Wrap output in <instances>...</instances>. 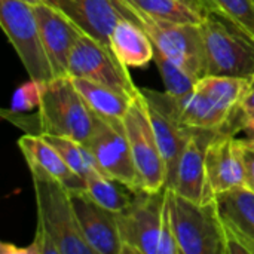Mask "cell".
Masks as SVG:
<instances>
[{
  "mask_svg": "<svg viewBox=\"0 0 254 254\" xmlns=\"http://www.w3.org/2000/svg\"><path fill=\"white\" fill-rule=\"evenodd\" d=\"M1 116L24 132L67 137L83 144L89 141L97 122L71 76H58L46 83L37 113L1 112Z\"/></svg>",
  "mask_w": 254,
  "mask_h": 254,
  "instance_id": "6da1fadb",
  "label": "cell"
},
{
  "mask_svg": "<svg viewBox=\"0 0 254 254\" xmlns=\"http://www.w3.org/2000/svg\"><path fill=\"white\" fill-rule=\"evenodd\" d=\"M37 226L31 254H95L82 235L70 190L60 182L31 176Z\"/></svg>",
  "mask_w": 254,
  "mask_h": 254,
  "instance_id": "7a4b0ae2",
  "label": "cell"
},
{
  "mask_svg": "<svg viewBox=\"0 0 254 254\" xmlns=\"http://www.w3.org/2000/svg\"><path fill=\"white\" fill-rule=\"evenodd\" d=\"M122 254H182L168 208L167 186L158 192H138L132 204L118 213Z\"/></svg>",
  "mask_w": 254,
  "mask_h": 254,
  "instance_id": "3957f363",
  "label": "cell"
},
{
  "mask_svg": "<svg viewBox=\"0 0 254 254\" xmlns=\"http://www.w3.org/2000/svg\"><path fill=\"white\" fill-rule=\"evenodd\" d=\"M122 16L135 21L149 34L155 49L185 68L195 79L205 76V49L201 24L174 22L153 18L125 3L115 0Z\"/></svg>",
  "mask_w": 254,
  "mask_h": 254,
  "instance_id": "277c9868",
  "label": "cell"
},
{
  "mask_svg": "<svg viewBox=\"0 0 254 254\" xmlns=\"http://www.w3.org/2000/svg\"><path fill=\"white\" fill-rule=\"evenodd\" d=\"M201 31L205 49V76L252 79L254 76V39L228 18L207 12Z\"/></svg>",
  "mask_w": 254,
  "mask_h": 254,
  "instance_id": "5b68a950",
  "label": "cell"
},
{
  "mask_svg": "<svg viewBox=\"0 0 254 254\" xmlns=\"http://www.w3.org/2000/svg\"><path fill=\"white\" fill-rule=\"evenodd\" d=\"M168 208L182 254H226L216 198L195 202L168 189Z\"/></svg>",
  "mask_w": 254,
  "mask_h": 254,
  "instance_id": "8992f818",
  "label": "cell"
},
{
  "mask_svg": "<svg viewBox=\"0 0 254 254\" xmlns=\"http://www.w3.org/2000/svg\"><path fill=\"white\" fill-rule=\"evenodd\" d=\"M0 24L28 77L51 82L55 73L40 36L34 6L18 0H0Z\"/></svg>",
  "mask_w": 254,
  "mask_h": 254,
  "instance_id": "52a82bcc",
  "label": "cell"
},
{
  "mask_svg": "<svg viewBox=\"0 0 254 254\" xmlns=\"http://www.w3.org/2000/svg\"><path fill=\"white\" fill-rule=\"evenodd\" d=\"M124 127L137 171L138 192H158L164 189L167 185V170L141 91L132 97L124 118Z\"/></svg>",
  "mask_w": 254,
  "mask_h": 254,
  "instance_id": "ba28073f",
  "label": "cell"
},
{
  "mask_svg": "<svg viewBox=\"0 0 254 254\" xmlns=\"http://www.w3.org/2000/svg\"><path fill=\"white\" fill-rule=\"evenodd\" d=\"M67 74L115 88L128 95H135L140 91L131 79L128 67L116 58L113 51L85 31L70 52Z\"/></svg>",
  "mask_w": 254,
  "mask_h": 254,
  "instance_id": "9c48e42d",
  "label": "cell"
},
{
  "mask_svg": "<svg viewBox=\"0 0 254 254\" xmlns=\"http://www.w3.org/2000/svg\"><path fill=\"white\" fill-rule=\"evenodd\" d=\"M140 91L146 98L150 124L165 164V170H167L165 186L171 189L176 179L180 156L195 129L185 127L179 121L176 115L174 98L168 92L165 91L159 92L147 88H140Z\"/></svg>",
  "mask_w": 254,
  "mask_h": 254,
  "instance_id": "30bf717a",
  "label": "cell"
},
{
  "mask_svg": "<svg viewBox=\"0 0 254 254\" xmlns=\"http://www.w3.org/2000/svg\"><path fill=\"white\" fill-rule=\"evenodd\" d=\"M86 146L101 174L138 192L137 171L124 121H106L97 116L94 132Z\"/></svg>",
  "mask_w": 254,
  "mask_h": 254,
  "instance_id": "8fae6325",
  "label": "cell"
},
{
  "mask_svg": "<svg viewBox=\"0 0 254 254\" xmlns=\"http://www.w3.org/2000/svg\"><path fill=\"white\" fill-rule=\"evenodd\" d=\"M225 234V253L254 254V190L247 186L216 196Z\"/></svg>",
  "mask_w": 254,
  "mask_h": 254,
  "instance_id": "7c38bea8",
  "label": "cell"
},
{
  "mask_svg": "<svg viewBox=\"0 0 254 254\" xmlns=\"http://www.w3.org/2000/svg\"><path fill=\"white\" fill-rule=\"evenodd\" d=\"M207 199L246 186V168L240 138L226 129L219 131L210 141L205 155Z\"/></svg>",
  "mask_w": 254,
  "mask_h": 254,
  "instance_id": "4fadbf2b",
  "label": "cell"
},
{
  "mask_svg": "<svg viewBox=\"0 0 254 254\" xmlns=\"http://www.w3.org/2000/svg\"><path fill=\"white\" fill-rule=\"evenodd\" d=\"M70 195L82 235L95 254H122L118 213L97 204L85 190L70 192Z\"/></svg>",
  "mask_w": 254,
  "mask_h": 254,
  "instance_id": "5bb4252c",
  "label": "cell"
},
{
  "mask_svg": "<svg viewBox=\"0 0 254 254\" xmlns=\"http://www.w3.org/2000/svg\"><path fill=\"white\" fill-rule=\"evenodd\" d=\"M34 12L37 16L40 36L48 52V57L51 60L55 77L68 76V57L83 30H80L64 12L48 3L34 6Z\"/></svg>",
  "mask_w": 254,
  "mask_h": 254,
  "instance_id": "9a60e30c",
  "label": "cell"
},
{
  "mask_svg": "<svg viewBox=\"0 0 254 254\" xmlns=\"http://www.w3.org/2000/svg\"><path fill=\"white\" fill-rule=\"evenodd\" d=\"M16 144L31 176L54 179L64 185L70 192L85 189V179L70 170L61 153L45 135L24 132V135L18 138Z\"/></svg>",
  "mask_w": 254,
  "mask_h": 254,
  "instance_id": "2e32d148",
  "label": "cell"
},
{
  "mask_svg": "<svg viewBox=\"0 0 254 254\" xmlns=\"http://www.w3.org/2000/svg\"><path fill=\"white\" fill-rule=\"evenodd\" d=\"M217 132L219 131H193L180 156L171 190L195 202L207 201L205 155L210 141Z\"/></svg>",
  "mask_w": 254,
  "mask_h": 254,
  "instance_id": "e0dca14e",
  "label": "cell"
},
{
  "mask_svg": "<svg viewBox=\"0 0 254 254\" xmlns=\"http://www.w3.org/2000/svg\"><path fill=\"white\" fill-rule=\"evenodd\" d=\"M174 98V97H173ZM176 115L179 121L190 128L201 131H231L235 115L219 106L210 95L195 88L185 97L174 98Z\"/></svg>",
  "mask_w": 254,
  "mask_h": 254,
  "instance_id": "ac0fdd59",
  "label": "cell"
},
{
  "mask_svg": "<svg viewBox=\"0 0 254 254\" xmlns=\"http://www.w3.org/2000/svg\"><path fill=\"white\" fill-rule=\"evenodd\" d=\"M110 49L125 67H144L153 60L155 46L149 34L129 18H121L110 36Z\"/></svg>",
  "mask_w": 254,
  "mask_h": 254,
  "instance_id": "d6986e66",
  "label": "cell"
},
{
  "mask_svg": "<svg viewBox=\"0 0 254 254\" xmlns=\"http://www.w3.org/2000/svg\"><path fill=\"white\" fill-rule=\"evenodd\" d=\"M71 79L82 98L95 116L106 121H124L134 95H128L115 88L100 85L86 79Z\"/></svg>",
  "mask_w": 254,
  "mask_h": 254,
  "instance_id": "ffe728a7",
  "label": "cell"
},
{
  "mask_svg": "<svg viewBox=\"0 0 254 254\" xmlns=\"http://www.w3.org/2000/svg\"><path fill=\"white\" fill-rule=\"evenodd\" d=\"M83 190L91 199L113 213L125 211L138 193L129 186L107 177L100 171H95L85 179Z\"/></svg>",
  "mask_w": 254,
  "mask_h": 254,
  "instance_id": "44dd1931",
  "label": "cell"
},
{
  "mask_svg": "<svg viewBox=\"0 0 254 254\" xmlns=\"http://www.w3.org/2000/svg\"><path fill=\"white\" fill-rule=\"evenodd\" d=\"M134 9L144 12L153 18L174 21V22H189L201 24L205 12L188 4L183 0H124Z\"/></svg>",
  "mask_w": 254,
  "mask_h": 254,
  "instance_id": "7402d4cb",
  "label": "cell"
},
{
  "mask_svg": "<svg viewBox=\"0 0 254 254\" xmlns=\"http://www.w3.org/2000/svg\"><path fill=\"white\" fill-rule=\"evenodd\" d=\"M45 137L61 153L65 164L77 176L86 179L89 174L98 171L95 159L86 144L67 137H57V135H45Z\"/></svg>",
  "mask_w": 254,
  "mask_h": 254,
  "instance_id": "603a6c76",
  "label": "cell"
},
{
  "mask_svg": "<svg viewBox=\"0 0 254 254\" xmlns=\"http://www.w3.org/2000/svg\"><path fill=\"white\" fill-rule=\"evenodd\" d=\"M153 60L161 73V79L164 82L165 92H168L171 97H174V98L185 97L195 88L198 79H195L185 68H182L180 65L173 63L170 58H167L158 49H155Z\"/></svg>",
  "mask_w": 254,
  "mask_h": 254,
  "instance_id": "cb8c5ba5",
  "label": "cell"
},
{
  "mask_svg": "<svg viewBox=\"0 0 254 254\" xmlns=\"http://www.w3.org/2000/svg\"><path fill=\"white\" fill-rule=\"evenodd\" d=\"M207 12H216L232 21L254 39V0H201Z\"/></svg>",
  "mask_w": 254,
  "mask_h": 254,
  "instance_id": "d4e9b609",
  "label": "cell"
},
{
  "mask_svg": "<svg viewBox=\"0 0 254 254\" xmlns=\"http://www.w3.org/2000/svg\"><path fill=\"white\" fill-rule=\"evenodd\" d=\"M45 86H46L45 82H39V80H34V79H30V80L24 82L13 92L9 109L1 110V112L9 113V115L31 113L33 110L40 107Z\"/></svg>",
  "mask_w": 254,
  "mask_h": 254,
  "instance_id": "484cf974",
  "label": "cell"
},
{
  "mask_svg": "<svg viewBox=\"0 0 254 254\" xmlns=\"http://www.w3.org/2000/svg\"><path fill=\"white\" fill-rule=\"evenodd\" d=\"M240 149L246 168V186L254 190V141L240 138Z\"/></svg>",
  "mask_w": 254,
  "mask_h": 254,
  "instance_id": "4316f807",
  "label": "cell"
},
{
  "mask_svg": "<svg viewBox=\"0 0 254 254\" xmlns=\"http://www.w3.org/2000/svg\"><path fill=\"white\" fill-rule=\"evenodd\" d=\"M231 129H232L234 134H237L238 131L246 132L247 138L254 141V113H252V115H240V113H237Z\"/></svg>",
  "mask_w": 254,
  "mask_h": 254,
  "instance_id": "83f0119b",
  "label": "cell"
},
{
  "mask_svg": "<svg viewBox=\"0 0 254 254\" xmlns=\"http://www.w3.org/2000/svg\"><path fill=\"white\" fill-rule=\"evenodd\" d=\"M240 115H252L254 113V76L250 79V86L241 101V106H240V110H238Z\"/></svg>",
  "mask_w": 254,
  "mask_h": 254,
  "instance_id": "f1b7e54d",
  "label": "cell"
},
{
  "mask_svg": "<svg viewBox=\"0 0 254 254\" xmlns=\"http://www.w3.org/2000/svg\"><path fill=\"white\" fill-rule=\"evenodd\" d=\"M48 4H51V6H54V7H57V9H60L61 12H67V9L70 7V4H71V1L73 0H45Z\"/></svg>",
  "mask_w": 254,
  "mask_h": 254,
  "instance_id": "f546056e",
  "label": "cell"
},
{
  "mask_svg": "<svg viewBox=\"0 0 254 254\" xmlns=\"http://www.w3.org/2000/svg\"><path fill=\"white\" fill-rule=\"evenodd\" d=\"M183 1H186L188 4H190V6H193V7H196V9H199V10H202V12H205V13H207V10L204 9V6H202L201 0H183Z\"/></svg>",
  "mask_w": 254,
  "mask_h": 254,
  "instance_id": "4dcf8cb0",
  "label": "cell"
},
{
  "mask_svg": "<svg viewBox=\"0 0 254 254\" xmlns=\"http://www.w3.org/2000/svg\"><path fill=\"white\" fill-rule=\"evenodd\" d=\"M18 1H24V3H28V4H31V6H37V4L46 3L45 0H18Z\"/></svg>",
  "mask_w": 254,
  "mask_h": 254,
  "instance_id": "1f68e13d",
  "label": "cell"
}]
</instances>
